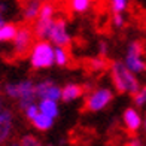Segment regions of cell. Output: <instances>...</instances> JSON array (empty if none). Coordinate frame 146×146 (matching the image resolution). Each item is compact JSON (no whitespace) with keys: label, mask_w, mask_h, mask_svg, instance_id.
Here are the masks:
<instances>
[{"label":"cell","mask_w":146,"mask_h":146,"mask_svg":"<svg viewBox=\"0 0 146 146\" xmlns=\"http://www.w3.org/2000/svg\"><path fill=\"white\" fill-rule=\"evenodd\" d=\"M15 35H17V27L14 24H5L0 27V42L15 39Z\"/></svg>","instance_id":"cell-14"},{"label":"cell","mask_w":146,"mask_h":146,"mask_svg":"<svg viewBox=\"0 0 146 146\" xmlns=\"http://www.w3.org/2000/svg\"><path fill=\"white\" fill-rule=\"evenodd\" d=\"M145 127H146V121H145Z\"/></svg>","instance_id":"cell-27"},{"label":"cell","mask_w":146,"mask_h":146,"mask_svg":"<svg viewBox=\"0 0 146 146\" xmlns=\"http://www.w3.org/2000/svg\"><path fill=\"white\" fill-rule=\"evenodd\" d=\"M91 0H72V9L75 12H84L90 8Z\"/></svg>","instance_id":"cell-17"},{"label":"cell","mask_w":146,"mask_h":146,"mask_svg":"<svg viewBox=\"0 0 146 146\" xmlns=\"http://www.w3.org/2000/svg\"><path fill=\"white\" fill-rule=\"evenodd\" d=\"M54 63V49L48 42H39L31 52V64L36 69L49 67Z\"/></svg>","instance_id":"cell-3"},{"label":"cell","mask_w":146,"mask_h":146,"mask_svg":"<svg viewBox=\"0 0 146 146\" xmlns=\"http://www.w3.org/2000/svg\"><path fill=\"white\" fill-rule=\"evenodd\" d=\"M113 25H116V27H122L124 25V17L121 14H115L113 15Z\"/></svg>","instance_id":"cell-22"},{"label":"cell","mask_w":146,"mask_h":146,"mask_svg":"<svg viewBox=\"0 0 146 146\" xmlns=\"http://www.w3.org/2000/svg\"><path fill=\"white\" fill-rule=\"evenodd\" d=\"M112 79H113V84L119 92H130V94H136V92L140 90V85H139L137 78L133 75V73L125 67L124 63L121 61H115L112 63Z\"/></svg>","instance_id":"cell-1"},{"label":"cell","mask_w":146,"mask_h":146,"mask_svg":"<svg viewBox=\"0 0 146 146\" xmlns=\"http://www.w3.org/2000/svg\"><path fill=\"white\" fill-rule=\"evenodd\" d=\"M143 54V45L140 42H131L127 51V57H125L124 66L127 67L133 75L134 73H142L146 70V61L142 57Z\"/></svg>","instance_id":"cell-2"},{"label":"cell","mask_w":146,"mask_h":146,"mask_svg":"<svg viewBox=\"0 0 146 146\" xmlns=\"http://www.w3.org/2000/svg\"><path fill=\"white\" fill-rule=\"evenodd\" d=\"M36 94L39 97H42L43 100H52L55 102L61 97V91L57 87H54L51 82H42L40 85H37V88H35Z\"/></svg>","instance_id":"cell-8"},{"label":"cell","mask_w":146,"mask_h":146,"mask_svg":"<svg viewBox=\"0 0 146 146\" xmlns=\"http://www.w3.org/2000/svg\"><path fill=\"white\" fill-rule=\"evenodd\" d=\"M2 25H5V24H3V19H2V17H0V27H2Z\"/></svg>","instance_id":"cell-26"},{"label":"cell","mask_w":146,"mask_h":146,"mask_svg":"<svg viewBox=\"0 0 146 146\" xmlns=\"http://www.w3.org/2000/svg\"><path fill=\"white\" fill-rule=\"evenodd\" d=\"M91 64H92V67L94 69H103L104 67V60H102V58H96V60H92L91 61Z\"/></svg>","instance_id":"cell-23"},{"label":"cell","mask_w":146,"mask_h":146,"mask_svg":"<svg viewBox=\"0 0 146 146\" xmlns=\"http://www.w3.org/2000/svg\"><path fill=\"white\" fill-rule=\"evenodd\" d=\"M54 61L60 66H66L69 61V52L66 48H61V46H57L54 49Z\"/></svg>","instance_id":"cell-16"},{"label":"cell","mask_w":146,"mask_h":146,"mask_svg":"<svg viewBox=\"0 0 146 146\" xmlns=\"http://www.w3.org/2000/svg\"><path fill=\"white\" fill-rule=\"evenodd\" d=\"M21 146H40V142L33 136H25L21 140Z\"/></svg>","instance_id":"cell-20"},{"label":"cell","mask_w":146,"mask_h":146,"mask_svg":"<svg viewBox=\"0 0 146 146\" xmlns=\"http://www.w3.org/2000/svg\"><path fill=\"white\" fill-rule=\"evenodd\" d=\"M48 36L51 37V40L54 42L57 46H61L66 48L70 43V37L67 35V30H66V24L63 19H57V21L52 23Z\"/></svg>","instance_id":"cell-6"},{"label":"cell","mask_w":146,"mask_h":146,"mask_svg":"<svg viewBox=\"0 0 146 146\" xmlns=\"http://www.w3.org/2000/svg\"><path fill=\"white\" fill-rule=\"evenodd\" d=\"M11 131V113L2 112L0 113V142H5Z\"/></svg>","instance_id":"cell-11"},{"label":"cell","mask_w":146,"mask_h":146,"mask_svg":"<svg viewBox=\"0 0 146 146\" xmlns=\"http://www.w3.org/2000/svg\"><path fill=\"white\" fill-rule=\"evenodd\" d=\"M106 51H108V45H106V42H102L100 43V52L102 54H106Z\"/></svg>","instance_id":"cell-24"},{"label":"cell","mask_w":146,"mask_h":146,"mask_svg":"<svg viewBox=\"0 0 146 146\" xmlns=\"http://www.w3.org/2000/svg\"><path fill=\"white\" fill-rule=\"evenodd\" d=\"M82 94H84L82 87H79V85H67L61 91V98L64 102H70V100H75V98L81 97Z\"/></svg>","instance_id":"cell-10"},{"label":"cell","mask_w":146,"mask_h":146,"mask_svg":"<svg viewBox=\"0 0 146 146\" xmlns=\"http://www.w3.org/2000/svg\"><path fill=\"white\" fill-rule=\"evenodd\" d=\"M33 124H35V127L39 128V130H48L52 125V119L49 116H46V115L37 113L35 118H33Z\"/></svg>","instance_id":"cell-15"},{"label":"cell","mask_w":146,"mask_h":146,"mask_svg":"<svg viewBox=\"0 0 146 146\" xmlns=\"http://www.w3.org/2000/svg\"><path fill=\"white\" fill-rule=\"evenodd\" d=\"M39 12H40V3L37 2V0H27V2L24 3V18L25 19H33L39 15Z\"/></svg>","instance_id":"cell-12"},{"label":"cell","mask_w":146,"mask_h":146,"mask_svg":"<svg viewBox=\"0 0 146 146\" xmlns=\"http://www.w3.org/2000/svg\"><path fill=\"white\" fill-rule=\"evenodd\" d=\"M110 5H112V11L115 14H121L122 11L127 9L128 0H110Z\"/></svg>","instance_id":"cell-18"},{"label":"cell","mask_w":146,"mask_h":146,"mask_svg":"<svg viewBox=\"0 0 146 146\" xmlns=\"http://www.w3.org/2000/svg\"><path fill=\"white\" fill-rule=\"evenodd\" d=\"M124 124L130 131H137L142 125V118L136 109H127L124 112Z\"/></svg>","instance_id":"cell-9"},{"label":"cell","mask_w":146,"mask_h":146,"mask_svg":"<svg viewBox=\"0 0 146 146\" xmlns=\"http://www.w3.org/2000/svg\"><path fill=\"white\" fill-rule=\"evenodd\" d=\"M113 98V94H112L110 90H97L87 98V103H85V108L88 110H102L103 108H106Z\"/></svg>","instance_id":"cell-5"},{"label":"cell","mask_w":146,"mask_h":146,"mask_svg":"<svg viewBox=\"0 0 146 146\" xmlns=\"http://www.w3.org/2000/svg\"><path fill=\"white\" fill-rule=\"evenodd\" d=\"M6 91L11 97H17V98H21V108L23 109H27L31 106L33 103V98L36 96V91L35 87L31 85V82H21L18 85H8L6 87Z\"/></svg>","instance_id":"cell-4"},{"label":"cell","mask_w":146,"mask_h":146,"mask_svg":"<svg viewBox=\"0 0 146 146\" xmlns=\"http://www.w3.org/2000/svg\"><path fill=\"white\" fill-rule=\"evenodd\" d=\"M128 146H142V145H140V142H139L137 139H133V140L128 143Z\"/></svg>","instance_id":"cell-25"},{"label":"cell","mask_w":146,"mask_h":146,"mask_svg":"<svg viewBox=\"0 0 146 146\" xmlns=\"http://www.w3.org/2000/svg\"><path fill=\"white\" fill-rule=\"evenodd\" d=\"M39 110L42 112V115L49 116L51 119H52V118H55L57 113H58L57 104H55V102H52V100H42L40 106H39Z\"/></svg>","instance_id":"cell-13"},{"label":"cell","mask_w":146,"mask_h":146,"mask_svg":"<svg viewBox=\"0 0 146 146\" xmlns=\"http://www.w3.org/2000/svg\"><path fill=\"white\" fill-rule=\"evenodd\" d=\"M31 39L33 35L29 27H23L17 30V35H15V49L18 52L19 57H25L29 54V49H30V45H31Z\"/></svg>","instance_id":"cell-7"},{"label":"cell","mask_w":146,"mask_h":146,"mask_svg":"<svg viewBox=\"0 0 146 146\" xmlns=\"http://www.w3.org/2000/svg\"><path fill=\"white\" fill-rule=\"evenodd\" d=\"M25 112H27V116L30 118V119H33V118H35L37 113H39V109L36 108V106H30V108H27V109H25Z\"/></svg>","instance_id":"cell-21"},{"label":"cell","mask_w":146,"mask_h":146,"mask_svg":"<svg viewBox=\"0 0 146 146\" xmlns=\"http://www.w3.org/2000/svg\"><path fill=\"white\" fill-rule=\"evenodd\" d=\"M134 103H136V106H143L146 103V87L140 88L134 94Z\"/></svg>","instance_id":"cell-19"},{"label":"cell","mask_w":146,"mask_h":146,"mask_svg":"<svg viewBox=\"0 0 146 146\" xmlns=\"http://www.w3.org/2000/svg\"><path fill=\"white\" fill-rule=\"evenodd\" d=\"M0 113H2V109H0Z\"/></svg>","instance_id":"cell-28"}]
</instances>
